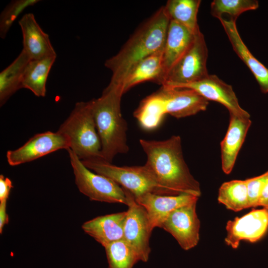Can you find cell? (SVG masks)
Instances as JSON below:
<instances>
[{
	"mask_svg": "<svg viewBox=\"0 0 268 268\" xmlns=\"http://www.w3.org/2000/svg\"><path fill=\"white\" fill-rule=\"evenodd\" d=\"M139 142L147 156L144 166L168 195L187 194L199 198L200 184L185 162L179 135L160 141L140 139Z\"/></svg>",
	"mask_w": 268,
	"mask_h": 268,
	"instance_id": "6da1fadb",
	"label": "cell"
},
{
	"mask_svg": "<svg viewBox=\"0 0 268 268\" xmlns=\"http://www.w3.org/2000/svg\"><path fill=\"white\" fill-rule=\"evenodd\" d=\"M169 22L162 6L136 30L117 54L105 61V66L112 73L109 85L122 88L126 76L135 65L164 49Z\"/></svg>",
	"mask_w": 268,
	"mask_h": 268,
	"instance_id": "7a4b0ae2",
	"label": "cell"
},
{
	"mask_svg": "<svg viewBox=\"0 0 268 268\" xmlns=\"http://www.w3.org/2000/svg\"><path fill=\"white\" fill-rule=\"evenodd\" d=\"M122 88L108 84L100 97L91 100L93 114L101 144L102 158L112 163L118 154L127 153L128 125L121 110Z\"/></svg>",
	"mask_w": 268,
	"mask_h": 268,
	"instance_id": "3957f363",
	"label": "cell"
},
{
	"mask_svg": "<svg viewBox=\"0 0 268 268\" xmlns=\"http://www.w3.org/2000/svg\"><path fill=\"white\" fill-rule=\"evenodd\" d=\"M57 132L69 138V149L81 160L102 158L101 141L93 114L91 100L76 103Z\"/></svg>",
	"mask_w": 268,
	"mask_h": 268,
	"instance_id": "277c9868",
	"label": "cell"
},
{
	"mask_svg": "<svg viewBox=\"0 0 268 268\" xmlns=\"http://www.w3.org/2000/svg\"><path fill=\"white\" fill-rule=\"evenodd\" d=\"M81 162L90 170L110 178L128 191L134 199L149 193L168 195L144 165L118 166L102 158Z\"/></svg>",
	"mask_w": 268,
	"mask_h": 268,
	"instance_id": "5b68a950",
	"label": "cell"
},
{
	"mask_svg": "<svg viewBox=\"0 0 268 268\" xmlns=\"http://www.w3.org/2000/svg\"><path fill=\"white\" fill-rule=\"evenodd\" d=\"M67 150L75 184L81 193L92 201L128 204V196L122 187L110 178L93 172L70 149Z\"/></svg>",
	"mask_w": 268,
	"mask_h": 268,
	"instance_id": "8992f818",
	"label": "cell"
},
{
	"mask_svg": "<svg viewBox=\"0 0 268 268\" xmlns=\"http://www.w3.org/2000/svg\"><path fill=\"white\" fill-rule=\"evenodd\" d=\"M207 57L206 42L200 31L189 49L168 72L161 86L174 88L205 78L209 74Z\"/></svg>",
	"mask_w": 268,
	"mask_h": 268,
	"instance_id": "52a82bcc",
	"label": "cell"
},
{
	"mask_svg": "<svg viewBox=\"0 0 268 268\" xmlns=\"http://www.w3.org/2000/svg\"><path fill=\"white\" fill-rule=\"evenodd\" d=\"M124 189L128 198L124 239L136 253L139 261L146 262L151 252L149 240L153 229L145 208L136 202L130 192Z\"/></svg>",
	"mask_w": 268,
	"mask_h": 268,
	"instance_id": "ba28073f",
	"label": "cell"
},
{
	"mask_svg": "<svg viewBox=\"0 0 268 268\" xmlns=\"http://www.w3.org/2000/svg\"><path fill=\"white\" fill-rule=\"evenodd\" d=\"M70 142L65 135L57 131H47L31 137L19 148L9 150L6 160L11 166L29 162L54 151L70 148Z\"/></svg>",
	"mask_w": 268,
	"mask_h": 268,
	"instance_id": "9c48e42d",
	"label": "cell"
},
{
	"mask_svg": "<svg viewBox=\"0 0 268 268\" xmlns=\"http://www.w3.org/2000/svg\"><path fill=\"white\" fill-rule=\"evenodd\" d=\"M155 93L163 115L168 114L177 119L205 111L208 105V100L190 88L162 86Z\"/></svg>",
	"mask_w": 268,
	"mask_h": 268,
	"instance_id": "30bf717a",
	"label": "cell"
},
{
	"mask_svg": "<svg viewBox=\"0 0 268 268\" xmlns=\"http://www.w3.org/2000/svg\"><path fill=\"white\" fill-rule=\"evenodd\" d=\"M197 201L171 212L161 227L170 233L184 250L196 246L199 241L200 221L196 212Z\"/></svg>",
	"mask_w": 268,
	"mask_h": 268,
	"instance_id": "8fae6325",
	"label": "cell"
},
{
	"mask_svg": "<svg viewBox=\"0 0 268 268\" xmlns=\"http://www.w3.org/2000/svg\"><path fill=\"white\" fill-rule=\"evenodd\" d=\"M268 229V208L254 209L241 217L227 222L226 244L237 249L242 240L252 243L260 239Z\"/></svg>",
	"mask_w": 268,
	"mask_h": 268,
	"instance_id": "7c38bea8",
	"label": "cell"
},
{
	"mask_svg": "<svg viewBox=\"0 0 268 268\" xmlns=\"http://www.w3.org/2000/svg\"><path fill=\"white\" fill-rule=\"evenodd\" d=\"M174 88L193 89L207 100L221 104L227 109L229 113L250 118L249 113L241 107L232 86L215 74H208L198 81Z\"/></svg>",
	"mask_w": 268,
	"mask_h": 268,
	"instance_id": "4fadbf2b",
	"label": "cell"
},
{
	"mask_svg": "<svg viewBox=\"0 0 268 268\" xmlns=\"http://www.w3.org/2000/svg\"><path fill=\"white\" fill-rule=\"evenodd\" d=\"M195 196L182 194L178 195H163L147 193L137 198L135 201L146 210L153 229L161 227L168 215L175 209L198 201Z\"/></svg>",
	"mask_w": 268,
	"mask_h": 268,
	"instance_id": "5bb4252c",
	"label": "cell"
},
{
	"mask_svg": "<svg viewBox=\"0 0 268 268\" xmlns=\"http://www.w3.org/2000/svg\"><path fill=\"white\" fill-rule=\"evenodd\" d=\"M18 23L23 37L22 50L30 60L57 56L48 34L40 27L33 13L24 14Z\"/></svg>",
	"mask_w": 268,
	"mask_h": 268,
	"instance_id": "9a60e30c",
	"label": "cell"
},
{
	"mask_svg": "<svg viewBox=\"0 0 268 268\" xmlns=\"http://www.w3.org/2000/svg\"><path fill=\"white\" fill-rule=\"evenodd\" d=\"M229 115L228 128L220 143L222 169L226 174L231 172L252 123L250 118Z\"/></svg>",
	"mask_w": 268,
	"mask_h": 268,
	"instance_id": "2e32d148",
	"label": "cell"
},
{
	"mask_svg": "<svg viewBox=\"0 0 268 268\" xmlns=\"http://www.w3.org/2000/svg\"><path fill=\"white\" fill-rule=\"evenodd\" d=\"M196 34L181 24L170 20L163 49L161 85L170 70L192 45Z\"/></svg>",
	"mask_w": 268,
	"mask_h": 268,
	"instance_id": "e0dca14e",
	"label": "cell"
},
{
	"mask_svg": "<svg viewBox=\"0 0 268 268\" xmlns=\"http://www.w3.org/2000/svg\"><path fill=\"white\" fill-rule=\"evenodd\" d=\"M221 23L233 50L251 70L257 81L261 91L268 93V68L250 52L238 31L236 20L218 19Z\"/></svg>",
	"mask_w": 268,
	"mask_h": 268,
	"instance_id": "ac0fdd59",
	"label": "cell"
},
{
	"mask_svg": "<svg viewBox=\"0 0 268 268\" xmlns=\"http://www.w3.org/2000/svg\"><path fill=\"white\" fill-rule=\"evenodd\" d=\"M127 211L100 216L85 222L82 230L104 247L124 239Z\"/></svg>",
	"mask_w": 268,
	"mask_h": 268,
	"instance_id": "d6986e66",
	"label": "cell"
},
{
	"mask_svg": "<svg viewBox=\"0 0 268 268\" xmlns=\"http://www.w3.org/2000/svg\"><path fill=\"white\" fill-rule=\"evenodd\" d=\"M163 49L143 59L135 65L126 76L123 85V93L140 83L151 81L161 85Z\"/></svg>",
	"mask_w": 268,
	"mask_h": 268,
	"instance_id": "ffe728a7",
	"label": "cell"
},
{
	"mask_svg": "<svg viewBox=\"0 0 268 268\" xmlns=\"http://www.w3.org/2000/svg\"><path fill=\"white\" fill-rule=\"evenodd\" d=\"M56 57L30 60L23 74L22 88L30 90L37 97H45L48 77Z\"/></svg>",
	"mask_w": 268,
	"mask_h": 268,
	"instance_id": "44dd1931",
	"label": "cell"
},
{
	"mask_svg": "<svg viewBox=\"0 0 268 268\" xmlns=\"http://www.w3.org/2000/svg\"><path fill=\"white\" fill-rule=\"evenodd\" d=\"M30 59L22 50L17 57L0 73V105L2 106L17 90L22 88L25 68Z\"/></svg>",
	"mask_w": 268,
	"mask_h": 268,
	"instance_id": "7402d4cb",
	"label": "cell"
},
{
	"mask_svg": "<svg viewBox=\"0 0 268 268\" xmlns=\"http://www.w3.org/2000/svg\"><path fill=\"white\" fill-rule=\"evenodd\" d=\"M201 3V0H169L164 7L170 20L196 34L200 31L197 15Z\"/></svg>",
	"mask_w": 268,
	"mask_h": 268,
	"instance_id": "603a6c76",
	"label": "cell"
},
{
	"mask_svg": "<svg viewBox=\"0 0 268 268\" xmlns=\"http://www.w3.org/2000/svg\"><path fill=\"white\" fill-rule=\"evenodd\" d=\"M219 203L234 211L248 208L245 180H232L223 183L219 189L217 198Z\"/></svg>",
	"mask_w": 268,
	"mask_h": 268,
	"instance_id": "cb8c5ba5",
	"label": "cell"
},
{
	"mask_svg": "<svg viewBox=\"0 0 268 268\" xmlns=\"http://www.w3.org/2000/svg\"><path fill=\"white\" fill-rule=\"evenodd\" d=\"M104 248L108 268H133L139 261L136 253L124 239L111 243Z\"/></svg>",
	"mask_w": 268,
	"mask_h": 268,
	"instance_id": "d4e9b609",
	"label": "cell"
},
{
	"mask_svg": "<svg viewBox=\"0 0 268 268\" xmlns=\"http://www.w3.org/2000/svg\"><path fill=\"white\" fill-rule=\"evenodd\" d=\"M258 7L259 2L256 0H214L210 4V13L217 19L226 13L231 19L236 20L244 12Z\"/></svg>",
	"mask_w": 268,
	"mask_h": 268,
	"instance_id": "484cf974",
	"label": "cell"
},
{
	"mask_svg": "<svg viewBox=\"0 0 268 268\" xmlns=\"http://www.w3.org/2000/svg\"><path fill=\"white\" fill-rule=\"evenodd\" d=\"M39 0H12L2 10L0 15V36L4 39L13 23L25 9L34 5Z\"/></svg>",
	"mask_w": 268,
	"mask_h": 268,
	"instance_id": "4316f807",
	"label": "cell"
},
{
	"mask_svg": "<svg viewBox=\"0 0 268 268\" xmlns=\"http://www.w3.org/2000/svg\"><path fill=\"white\" fill-rule=\"evenodd\" d=\"M268 181L267 172L245 180L247 186L248 208L258 206L263 188Z\"/></svg>",
	"mask_w": 268,
	"mask_h": 268,
	"instance_id": "83f0119b",
	"label": "cell"
},
{
	"mask_svg": "<svg viewBox=\"0 0 268 268\" xmlns=\"http://www.w3.org/2000/svg\"><path fill=\"white\" fill-rule=\"evenodd\" d=\"M13 187L11 180L3 175H0V201H7L11 189Z\"/></svg>",
	"mask_w": 268,
	"mask_h": 268,
	"instance_id": "f1b7e54d",
	"label": "cell"
},
{
	"mask_svg": "<svg viewBox=\"0 0 268 268\" xmlns=\"http://www.w3.org/2000/svg\"><path fill=\"white\" fill-rule=\"evenodd\" d=\"M8 222V217L6 213V201H0V233L2 232L5 224Z\"/></svg>",
	"mask_w": 268,
	"mask_h": 268,
	"instance_id": "f546056e",
	"label": "cell"
},
{
	"mask_svg": "<svg viewBox=\"0 0 268 268\" xmlns=\"http://www.w3.org/2000/svg\"><path fill=\"white\" fill-rule=\"evenodd\" d=\"M258 206H262L265 208H268V181L265 184L262 191Z\"/></svg>",
	"mask_w": 268,
	"mask_h": 268,
	"instance_id": "4dcf8cb0",
	"label": "cell"
},
{
	"mask_svg": "<svg viewBox=\"0 0 268 268\" xmlns=\"http://www.w3.org/2000/svg\"><path fill=\"white\" fill-rule=\"evenodd\" d=\"M267 172L268 173V171Z\"/></svg>",
	"mask_w": 268,
	"mask_h": 268,
	"instance_id": "1f68e13d",
	"label": "cell"
}]
</instances>
